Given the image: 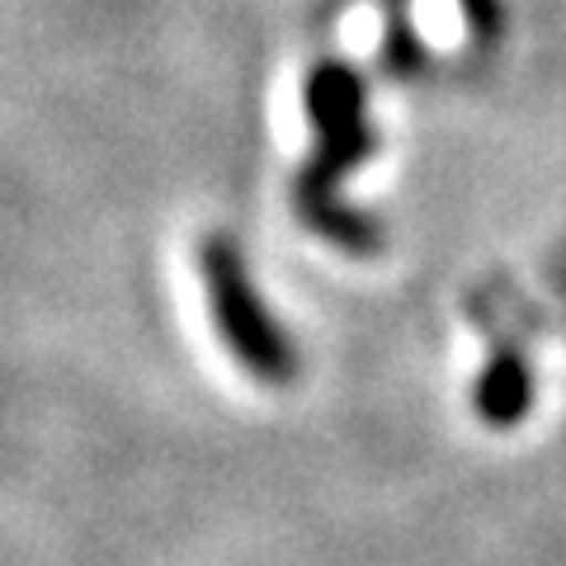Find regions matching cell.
Here are the masks:
<instances>
[{
	"instance_id": "6da1fadb",
	"label": "cell",
	"mask_w": 566,
	"mask_h": 566,
	"mask_svg": "<svg viewBox=\"0 0 566 566\" xmlns=\"http://www.w3.org/2000/svg\"><path fill=\"white\" fill-rule=\"evenodd\" d=\"M203 279H208V297H212V312H218V326L227 335V345L237 349V359L251 368V374H260L264 382H289L293 354L283 345V335L274 331V322L264 316V307L255 303L232 241L203 245Z\"/></svg>"
}]
</instances>
